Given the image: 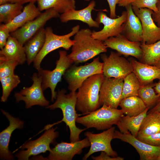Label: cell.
<instances>
[{
  "label": "cell",
  "mask_w": 160,
  "mask_h": 160,
  "mask_svg": "<svg viewBox=\"0 0 160 160\" xmlns=\"http://www.w3.org/2000/svg\"><path fill=\"white\" fill-rule=\"evenodd\" d=\"M1 84L2 93L1 101L6 102L11 91L20 83L19 76L15 74L7 77L0 78Z\"/></svg>",
  "instance_id": "obj_34"
},
{
  "label": "cell",
  "mask_w": 160,
  "mask_h": 160,
  "mask_svg": "<svg viewBox=\"0 0 160 160\" xmlns=\"http://www.w3.org/2000/svg\"><path fill=\"white\" fill-rule=\"evenodd\" d=\"M104 78L103 73L94 75L86 79L77 92L76 110L83 114H88L100 106L99 94Z\"/></svg>",
  "instance_id": "obj_3"
},
{
  "label": "cell",
  "mask_w": 160,
  "mask_h": 160,
  "mask_svg": "<svg viewBox=\"0 0 160 160\" xmlns=\"http://www.w3.org/2000/svg\"><path fill=\"white\" fill-rule=\"evenodd\" d=\"M80 26L77 25L71 29L69 33L63 35L54 33L51 27H48L45 29V40L44 45L33 61V66L38 71L41 69V63L44 57L50 52L63 48L68 50L74 43V41L70 38L75 35L79 30Z\"/></svg>",
  "instance_id": "obj_5"
},
{
  "label": "cell",
  "mask_w": 160,
  "mask_h": 160,
  "mask_svg": "<svg viewBox=\"0 0 160 160\" xmlns=\"http://www.w3.org/2000/svg\"><path fill=\"white\" fill-rule=\"evenodd\" d=\"M110 8V17L112 18H116L117 17L116 12V6L118 4L119 0H107Z\"/></svg>",
  "instance_id": "obj_40"
},
{
  "label": "cell",
  "mask_w": 160,
  "mask_h": 160,
  "mask_svg": "<svg viewBox=\"0 0 160 160\" xmlns=\"http://www.w3.org/2000/svg\"><path fill=\"white\" fill-rule=\"evenodd\" d=\"M10 33L4 24H0V48L1 49L4 47L8 38L10 36Z\"/></svg>",
  "instance_id": "obj_38"
},
{
  "label": "cell",
  "mask_w": 160,
  "mask_h": 160,
  "mask_svg": "<svg viewBox=\"0 0 160 160\" xmlns=\"http://www.w3.org/2000/svg\"><path fill=\"white\" fill-rule=\"evenodd\" d=\"M37 7L41 12L52 8L59 13L76 8L75 0H38Z\"/></svg>",
  "instance_id": "obj_29"
},
{
  "label": "cell",
  "mask_w": 160,
  "mask_h": 160,
  "mask_svg": "<svg viewBox=\"0 0 160 160\" xmlns=\"http://www.w3.org/2000/svg\"><path fill=\"white\" fill-rule=\"evenodd\" d=\"M66 92L64 89L59 90L55 102L46 108L51 110L59 108L61 110L63 118L59 122L63 121L68 127L70 132V141L75 142L80 140V134L87 128L80 129L76 125V119L79 116L76 111L77 92H71L66 94Z\"/></svg>",
  "instance_id": "obj_2"
},
{
  "label": "cell",
  "mask_w": 160,
  "mask_h": 160,
  "mask_svg": "<svg viewBox=\"0 0 160 160\" xmlns=\"http://www.w3.org/2000/svg\"><path fill=\"white\" fill-rule=\"evenodd\" d=\"M155 111L160 112V99L156 105L149 111Z\"/></svg>",
  "instance_id": "obj_44"
},
{
  "label": "cell",
  "mask_w": 160,
  "mask_h": 160,
  "mask_svg": "<svg viewBox=\"0 0 160 160\" xmlns=\"http://www.w3.org/2000/svg\"><path fill=\"white\" fill-rule=\"evenodd\" d=\"M143 51L140 62L154 65L160 58V40L154 43L148 44L141 42Z\"/></svg>",
  "instance_id": "obj_30"
},
{
  "label": "cell",
  "mask_w": 160,
  "mask_h": 160,
  "mask_svg": "<svg viewBox=\"0 0 160 160\" xmlns=\"http://www.w3.org/2000/svg\"><path fill=\"white\" fill-rule=\"evenodd\" d=\"M85 1H90V0H84Z\"/></svg>",
  "instance_id": "obj_49"
},
{
  "label": "cell",
  "mask_w": 160,
  "mask_h": 160,
  "mask_svg": "<svg viewBox=\"0 0 160 160\" xmlns=\"http://www.w3.org/2000/svg\"><path fill=\"white\" fill-rule=\"evenodd\" d=\"M92 33L88 28L81 29L75 35L71 52L68 55L73 63L78 64L85 62L107 52V48L103 42L93 38Z\"/></svg>",
  "instance_id": "obj_1"
},
{
  "label": "cell",
  "mask_w": 160,
  "mask_h": 160,
  "mask_svg": "<svg viewBox=\"0 0 160 160\" xmlns=\"http://www.w3.org/2000/svg\"><path fill=\"white\" fill-rule=\"evenodd\" d=\"M153 82L141 85L138 96L143 100L147 107H153L160 99V96L156 92L154 89Z\"/></svg>",
  "instance_id": "obj_32"
},
{
  "label": "cell",
  "mask_w": 160,
  "mask_h": 160,
  "mask_svg": "<svg viewBox=\"0 0 160 160\" xmlns=\"http://www.w3.org/2000/svg\"><path fill=\"white\" fill-rule=\"evenodd\" d=\"M137 138L141 141L150 145L160 147V132Z\"/></svg>",
  "instance_id": "obj_37"
},
{
  "label": "cell",
  "mask_w": 160,
  "mask_h": 160,
  "mask_svg": "<svg viewBox=\"0 0 160 160\" xmlns=\"http://www.w3.org/2000/svg\"><path fill=\"white\" fill-rule=\"evenodd\" d=\"M132 8L141 22L143 32L142 42L150 44L160 40V28L156 25L152 17L154 12L147 8H138L132 6Z\"/></svg>",
  "instance_id": "obj_15"
},
{
  "label": "cell",
  "mask_w": 160,
  "mask_h": 160,
  "mask_svg": "<svg viewBox=\"0 0 160 160\" xmlns=\"http://www.w3.org/2000/svg\"><path fill=\"white\" fill-rule=\"evenodd\" d=\"M45 40V29L43 28L24 44V47L28 65L34 61L42 48Z\"/></svg>",
  "instance_id": "obj_25"
},
{
  "label": "cell",
  "mask_w": 160,
  "mask_h": 160,
  "mask_svg": "<svg viewBox=\"0 0 160 160\" xmlns=\"http://www.w3.org/2000/svg\"><path fill=\"white\" fill-rule=\"evenodd\" d=\"M141 85L135 74L131 72L124 78L121 100L129 97L137 96Z\"/></svg>",
  "instance_id": "obj_33"
},
{
  "label": "cell",
  "mask_w": 160,
  "mask_h": 160,
  "mask_svg": "<svg viewBox=\"0 0 160 160\" xmlns=\"http://www.w3.org/2000/svg\"><path fill=\"white\" fill-rule=\"evenodd\" d=\"M103 42L107 48L116 50L120 55L132 56L140 60L142 58L141 42L131 41L122 34L110 37Z\"/></svg>",
  "instance_id": "obj_17"
},
{
  "label": "cell",
  "mask_w": 160,
  "mask_h": 160,
  "mask_svg": "<svg viewBox=\"0 0 160 160\" xmlns=\"http://www.w3.org/2000/svg\"><path fill=\"white\" fill-rule=\"evenodd\" d=\"M157 2V0H135L131 4L138 8H147L156 12L158 11L156 6Z\"/></svg>",
  "instance_id": "obj_36"
},
{
  "label": "cell",
  "mask_w": 160,
  "mask_h": 160,
  "mask_svg": "<svg viewBox=\"0 0 160 160\" xmlns=\"http://www.w3.org/2000/svg\"><path fill=\"white\" fill-rule=\"evenodd\" d=\"M149 109L147 107L143 112L136 116H123L116 125L120 132L123 133L129 132L132 135L137 137L142 122Z\"/></svg>",
  "instance_id": "obj_26"
},
{
  "label": "cell",
  "mask_w": 160,
  "mask_h": 160,
  "mask_svg": "<svg viewBox=\"0 0 160 160\" xmlns=\"http://www.w3.org/2000/svg\"><path fill=\"white\" fill-rule=\"evenodd\" d=\"M0 59L15 61L19 65L23 64L27 61L23 46L10 35L0 51Z\"/></svg>",
  "instance_id": "obj_23"
},
{
  "label": "cell",
  "mask_w": 160,
  "mask_h": 160,
  "mask_svg": "<svg viewBox=\"0 0 160 160\" xmlns=\"http://www.w3.org/2000/svg\"><path fill=\"white\" fill-rule=\"evenodd\" d=\"M127 14V11H123L121 15L112 18L108 17L102 11H100L97 15L95 20L104 26L100 31L92 32V36L95 39L104 41L110 37L116 36L121 34L124 23L126 20Z\"/></svg>",
  "instance_id": "obj_11"
},
{
  "label": "cell",
  "mask_w": 160,
  "mask_h": 160,
  "mask_svg": "<svg viewBox=\"0 0 160 160\" xmlns=\"http://www.w3.org/2000/svg\"><path fill=\"white\" fill-rule=\"evenodd\" d=\"M119 106L123 114L130 116L139 115L147 108L141 99L137 96H130L122 99Z\"/></svg>",
  "instance_id": "obj_28"
},
{
  "label": "cell",
  "mask_w": 160,
  "mask_h": 160,
  "mask_svg": "<svg viewBox=\"0 0 160 160\" xmlns=\"http://www.w3.org/2000/svg\"><path fill=\"white\" fill-rule=\"evenodd\" d=\"M89 146L90 143L87 137L70 143L61 142L51 148L47 159L71 160L76 155L80 154L83 148Z\"/></svg>",
  "instance_id": "obj_16"
},
{
  "label": "cell",
  "mask_w": 160,
  "mask_h": 160,
  "mask_svg": "<svg viewBox=\"0 0 160 160\" xmlns=\"http://www.w3.org/2000/svg\"><path fill=\"white\" fill-rule=\"evenodd\" d=\"M135 0H119L118 4L120 7H126L131 4Z\"/></svg>",
  "instance_id": "obj_42"
},
{
  "label": "cell",
  "mask_w": 160,
  "mask_h": 160,
  "mask_svg": "<svg viewBox=\"0 0 160 160\" xmlns=\"http://www.w3.org/2000/svg\"><path fill=\"white\" fill-rule=\"evenodd\" d=\"M92 159L94 160H124V158L120 156L112 157L105 152L101 151L100 154L97 156H92Z\"/></svg>",
  "instance_id": "obj_39"
},
{
  "label": "cell",
  "mask_w": 160,
  "mask_h": 160,
  "mask_svg": "<svg viewBox=\"0 0 160 160\" xmlns=\"http://www.w3.org/2000/svg\"><path fill=\"white\" fill-rule=\"evenodd\" d=\"M124 114L121 109L103 105L100 108L84 116L78 117L76 122L87 129L94 128L99 130L108 129L116 125Z\"/></svg>",
  "instance_id": "obj_4"
},
{
  "label": "cell",
  "mask_w": 160,
  "mask_h": 160,
  "mask_svg": "<svg viewBox=\"0 0 160 160\" xmlns=\"http://www.w3.org/2000/svg\"><path fill=\"white\" fill-rule=\"evenodd\" d=\"M156 6L158 11L156 12H153L152 17L156 25L160 28V0H157Z\"/></svg>",
  "instance_id": "obj_41"
},
{
  "label": "cell",
  "mask_w": 160,
  "mask_h": 160,
  "mask_svg": "<svg viewBox=\"0 0 160 160\" xmlns=\"http://www.w3.org/2000/svg\"><path fill=\"white\" fill-rule=\"evenodd\" d=\"M2 113L9 121V126L0 133V157L1 159L13 160L14 157L9 149V145L12 133L16 129L23 128L24 121L19 119L12 116L9 113L2 109Z\"/></svg>",
  "instance_id": "obj_19"
},
{
  "label": "cell",
  "mask_w": 160,
  "mask_h": 160,
  "mask_svg": "<svg viewBox=\"0 0 160 160\" xmlns=\"http://www.w3.org/2000/svg\"><path fill=\"white\" fill-rule=\"evenodd\" d=\"M125 7L127 15L124 23L121 34L131 41L142 42L143 32L141 21L134 13L131 4Z\"/></svg>",
  "instance_id": "obj_20"
},
{
  "label": "cell",
  "mask_w": 160,
  "mask_h": 160,
  "mask_svg": "<svg viewBox=\"0 0 160 160\" xmlns=\"http://www.w3.org/2000/svg\"><path fill=\"white\" fill-rule=\"evenodd\" d=\"M60 14L53 9L46 10L34 20L11 33V36L16 39L22 45L44 27L50 19L60 17Z\"/></svg>",
  "instance_id": "obj_12"
},
{
  "label": "cell",
  "mask_w": 160,
  "mask_h": 160,
  "mask_svg": "<svg viewBox=\"0 0 160 160\" xmlns=\"http://www.w3.org/2000/svg\"><path fill=\"white\" fill-rule=\"evenodd\" d=\"M132 67V72L138 79L141 85L153 82L154 80H160V68L131 59L129 60Z\"/></svg>",
  "instance_id": "obj_22"
},
{
  "label": "cell",
  "mask_w": 160,
  "mask_h": 160,
  "mask_svg": "<svg viewBox=\"0 0 160 160\" xmlns=\"http://www.w3.org/2000/svg\"><path fill=\"white\" fill-rule=\"evenodd\" d=\"M95 2L94 1L90 2L86 7L79 10L70 9L60 15V18L62 23H66L72 20L81 21L87 24L90 27L99 28L100 24L92 18V11L95 9Z\"/></svg>",
  "instance_id": "obj_21"
},
{
  "label": "cell",
  "mask_w": 160,
  "mask_h": 160,
  "mask_svg": "<svg viewBox=\"0 0 160 160\" xmlns=\"http://www.w3.org/2000/svg\"><path fill=\"white\" fill-rule=\"evenodd\" d=\"M38 0H9V2L17 3L21 4H23L26 3H35Z\"/></svg>",
  "instance_id": "obj_43"
},
{
  "label": "cell",
  "mask_w": 160,
  "mask_h": 160,
  "mask_svg": "<svg viewBox=\"0 0 160 160\" xmlns=\"http://www.w3.org/2000/svg\"><path fill=\"white\" fill-rule=\"evenodd\" d=\"M154 65L160 68V58Z\"/></svg>",
  "instance_id": "obj_46"
},
{
  "label": "cell",
  "mask_w": 160,
  "mask_h": 160,
  "mask_svg": "<svg viewBox=\"0 0 160 160\" xmlns=\"http://www.w3.org/2000/svg\"><path fill=\"white\" fill-rule=\"evenodd\" d=\"M160 132V112L149 111L143 119L137 137Z\"/></svg>",
  "instance_id": "obj_27"
},
{
  "label": "cell",
  "mask_w": 160,
  "mask_h": 160,
  "mask_svg": "<svg viewBox=\"0 0 160 160\" xmlns=\"http://www.w3.org/2000/svg\"><path fill=\"white\" fill-rule=\"evenodd\" d=\"M59 54V58L56 62V65L54 69L51 71L41 68L38 71V73L41 78L43 90L48 88L51 90L52 102L56 98L57 92L55 90L57 84L61 81L62 77L66 70L73 63L68 56L66 51L60 50Z\"/></svg>",
  "instance_id": "obj_6"
},
{
  "label": "cell",
  "mask_w": 160,
  "mask_h": 160,
  "mask_svg": "<svg viewBox=\"0 0 160 160\" xmlns=\"http://www.w3.org/2000/svg\"><path fill=\"white\" fill-rule=\"evenodd\" d=\"M9 0H0V5L9 2Z\"/></svg>",
  "instance_id": "obj_47"
},
{
  "label": "cell",
  "mask_w": 160,
  "mask_h": 160,
  "mask_svg": "<svg viewBox=\"0 0 160 160\" xmlns=\"http://www.w3.org/2000/svg\"><path fill=\"white\" fill-rule=\"evenodd\" d=\"M103 65L98 57L85 65L71 66L63 76L68 84L69 90L76 92L89 77L95 74L103 73Z\"/></svg>",
  "instance_id": "obj_7"
},
{
  "label": "cell",
  "mask_w": 160,
  "mask_h": 160,
  "mask_svg": "<svg viewBox=\"0 0 160 160\" xmlns=\"http://www.w3.org/2000/svg\"><path fill=\"white\" fill-rule=\"evenodd\" d=\"M33 83L29 87H24L19 92H15L14 97L17 102L23 101L27 109L35 105L47 106L49 102L45 98L42 87V79L38 73H35L32 75Z\"/></svg>",
  "instance_id": "obj_9"
},
{
  "label": "cell",
  "mask_w": 160,
  "mask_h": 160,
  "mask_svg": "<svg viewBox=\"0 0 160 160\" xmlns=\"http://www.w3.org/2000/svg\"><path fill=\"white\" fill-rule=\"evenodd\" d=\"M157 160H160V153Z\"/></svg>",
  "instance_id": "obj_48"
},
{
  "label": "cell",
  "mask_w": 160,
  "mask_h": 160,
  "mask_svg": "<svg viewBox=\"0 0 160 160\" xmlns=\"http://www.w3.org/2000/svg\"><path fill=\"white\" fill-rule=\"evenodd\" d=\"M23 4L17 3L8 2L0 5V22L7 24L22 12Z\"/></svg>",
  "instance_id": "obj_31"
},
{
  "label": "cell",
  "mask_w": 160,
  "mask_h": 160,
  "mask_svg": "<svg viewBox=\"0 0 160 160\" xmlns=\"http://www.w3.org/2000/svg\"><path fill=\"white\" fill-rule=\"evenodd\" d=\"M18 65L15 61L0 59V78L14 74V70Z\"/></svg>",
  "instance_id": "obj_35"
},
{
  "label": "cell",
  "mask_w": 160,
  "mask_h": 160,
  "mask_svg": "<svg viewBox=\"0 0 160 160\" xmlns=\"http://www.w3.org/2000/svg\"><path fill=\"white\" fill-rule=\"evenodd\" d=\"M154 89L156 94L160 96V80L157 83H154Z\"/></svg>",
  "instance_id": "obj_45"
},
{
  "label": "cell",
  "mask_w": 160,
  "mask_h": 160,
  "mask_svg": "<svg viewBox=\"0 0 160 160\" xmlns=\"http://www.w3.org/2000/svg\"><path fill=\"white\" fill-rule=\"evenodd\" d=\"M124 79L104 76L99 94L100 105L117 109L121 100Z\"/></svg>",
  "instance_id": "obj_13"
},
{
  "label": "cell",
  "mask_w": 160,
  "mask_h": 160,
  "mask_svg": "<svg viewBox=\"0 0 160 160\" xmlns=\"http://www.w3.org/2000/svg\"><path fill=\"white\" fill-rule=\"evenodd\" d=\"M41 13L35 3H29L23 7L21 13L10 22L5 24L9 32L11 33L34 20Z\"/></svg>",
  "instance_id": "obj_24"
},
{
  "label": "cell",
  "mask_w": 160,
  "mask_h": 160,
  "mask_svg": "<svg viewBox=\"0 0 160 160\" xmlns=\"http://www.w3.org/2000/svg\"><path fill=\"white\" fill-rule=\"evenodd\" d=\"M118 139L127 143L136 150L140 160H157L160 153V147L151 145L143 142L130 132L123 133L115 130L113 139Z\"/></svg>",
  "instance_id": "obj_18"
},
{
  "label": "cell",
  "mask_w": 160,
  "mask_h": 160,
  "mask_svg": "<svg viewBox=\"0 0 160 160\" xmlns=\"http://www.w3.org/2000/svg\"><path fill=\"white\" fill-rule=\"evenodd\" d=\"M120 55L112 51L108 56L105 54L100 55L103 63V74L105 77L124 79L132 72L130 62Z\"/></svg>",
  "instance_id": "obj_10"
},
{
  "label": "cell",
  "mask_w": 160,
  "mask_h": 160,
  "mask_svg": "<svg viewBox=\"0 0 160 160\" xmlns=\"http://www.w3.org/2000/svg\"><path fill=\"white\" fill-rule=\"evenodd\" d=\"M57 127L48 129L39 138L31 140L23 145L19 151L15 155L18 160H28L29 157L48 151H51L50 145L53 143L59 136L58 132L56 131Z\"/></svg>",
  "instance_id": "obj_8"
},
{
  "label": "cell",
  "mask_w": 160,
  "mask_h": 160,
  "mask_svg": "<svg viewBox=\"0 0 160 160\" xmlns=\"http://www.w3.org/2000/svg\"><path fill=\"white\" fill-rule=\"evenodd\" d=\"M115 130V127H112L99 133L86 132L84 135L90 143V148L82 159L87 160L93 153L99 151L104 152L112 157L118 156L117 153L113 149L111 145V142L113 139Z\"/></svg>",
  "instance_id": "obj_14"
}]
</instances>
